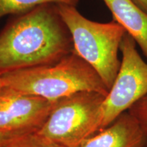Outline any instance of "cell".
I'll return each mask as SVG.
<instances>
[{
	"mask_svg": "<svg viewBox=\"0 0 147 147\" xmlns=\"http://www.w3.org/2000/svg\"><path fill=\"white\" fill-rule=\"evenodd\" d=\"M146 138V131L139 121L130 113H125L79 147H144Z\"/></svg>",
	"mask_w": 147,
	"mask_h": 147,
	"instance_id": "obj_7",
	"label": "cell"
},
{
	"mask_svg": "<svg viewBox=\"0 0 147 147\" xmlns=\"http://www.w3.org/2000/svg\"><path fill=\"white\" fill-rule=\"evenodd\" d=\"M3 73H1L0 72V89H1V87L3 86V81H2V78H1V75H2Z\"/></svg>",
	"mask_w": 147,
	"mask_h": 147,
	"instance_id": "obj_14",
	"label": "cell"
},
{
	"mask_svg": "<svg viewBox=\"0 0 147 147\" xmlns=\"http://www.w3.org/2000/svg\"><path fill=\"white\" fill-rule=\"evenodd\" d=\"M74 1H78V0H74Z\"/></svg>",
	"mask_w": 147,
	"mask_h": 147,
	"instance_id": "obj_15",
	"label": "cell"
},
{
	"mask_svg": "<svg viewBox=\"0 0 147 147\" xmlns=\"http://www.w3.org/2000/svg\"><path fill=\"white\" fill-rule=\"evenodd\" d=\"M130 1L147 13V0H130Z\"/></svg>",
	"mask_w": 147,
	"mask_h": 147,
	"instance_id": "obj_13",
	"label": "cell"
},
{
	"mask_svg": "<svg viewBox=\"0 0 147 147\" xmlns=\"http://www.w3.org/2000/svg\"><path fill=\"white\" fill-rule=\"evenodd\" d=\"M57 5L70 32L74 51L93 67L110 90L120 69L118 53L125 29L115 21L106 23L91 21L74 5Z\"/></svg>",
	"mask_w": 147,
	"mask_h": 147,
	"instance_id": "obj_3",
	"label": "cell"
},
{
	"mask_svg": "<svg viewBox=\"0 0 147 147\" xmlns=\"http://www.w3.org/2000/svg\"><path fill=\"white\" fill-rule=\"evenodd\" d=\"M6 86L54 103L80 91L106 96L109 90L100 75L74 51L53 64L3 73Z\"/></svg>",
	"mask_w": 147,
	"mask_h": 147,
	"instance_id": "obj_2",
	"label": "cell"
},
{
	"mask_svg": "<svg viewBox=\"0 0 147 147\" xmlns=\"http://www.w3.org/2000/svg\"><path fill=\"white\" fill-rule=\"evenodd\" d=\"M24 134L14 133V132L0 131V147L4 146L8 144L11 140H12L18 136L23 135Z\"/></svg>",
	"mask_w": 147,
	"mask_h": 147,
	"instance_id": "obj_12",
	"label": "cell"
},
{
	"mask_svg": "<svg viewBox=\"0 0 147 147\" xmlns=\"http://www.w3.org/2000/svg\"><path fill=\"white\" fill-rule=\"evenodd\" d=\"M1 147H5V146H1Z\"/></svg>",
	"mask_w": 147,
	"mask_h": 147,
	"instance_id": "obj_16",
	"label": "cell"
},
{
	"mask_svg": "<svg viewBox=\"0 0 147 147\" xmlns=\"http://www.w3.org/2000/svg\"><path fill=\"white\" fill-rule=\"evenodd\" d=\"M120 51V69L102 103L98 132L147 95V62L141 57L136 43L127 32L121 40Z\"/></svg>",
	"mask_w": 147,
	"mask_h": 147,
	"instance_id": "obj_5",
	"label": "cell"
},
{
	"mask_svg": "<svg viewBox=\"0 0 147 147\" xmlns=\"http://www.w3.org/2000/svg\"><path fill=\"white\" fill-rule=\"evenodd\" d=\"M73 51L57 5H40L18 14L0 32V72L55 63Z\"/></svg>",
	"mask_w": 147,
	"mask_h": 147,
	"instance_id": "obj_1",
	"label": "cell"
},
{
	"mask_svg": "<svg viewBox=\"0 0 147 147\" xmlns=\"http://www.w3.org/2000/svg\"><path fill=\"white\" fill-rule=\"evenodd\" d=\"M105 97L95 91H80L57 100L37 131L65 147H79L98 132Z\"/></svg>",
	"mask_w": 147,
	"mask_h": 147,
	"instance_id": "obj_4",
	"label": "cell"
},
{
	"mask_svg": "<svg viewBox=\"0 0 147 147\" xmlns=\"http://www.w3.org/2000/svg\"><path fill=\"white\" fill-rule=\"evenodd\" d=\"M5 147H65L38 133L32 131L18 136Z\"/></svg>",
	"mask_w": 147,
	"mask_h": 147,
	"instance_id": "obj_10",
	"label": "cell"
},
{
	"mask_svg": "<svg viewBox=\"0 0 147 147\" xmlns=\"http://www.w3.org/2000/svg\"><path fill=\"white\" fill-rule=\"evenodd\" d=\"M117 22L139 46L147 60V13L130 0H102Z\"/></svg>",
	"mask_w": 147,
	"mask_h": 147,
	"instance_id": "obj_8",
	"label": "cell"
},
{
	"mask_svg": "<svg viewBox=\"0 0 147 147\" xmlns=\"http://www.w3.org/2000/svg\"><path fill=\"white\" fill-rule=\"evenodd\" d=\"M74 0H0V19L8 14H21L46 3H67L76 5Z\"/></svg>",
	"mask_w": 147,
	"mask_h": 147,
	"instance_id": "obj_9",
	"label": "cell"
},
{
	"mask_svg": "<svg viewBox=\"0 0 147 147\" xmlns=\"http://www.w3.org/2000/svg\"><path fill=\"white\" fill-rule=\"evenodd\" d=\"M130 109L129 113L139 121L147 133V95Z\"/></svg>",
	"mask_w": 147,
	"mask_h": 147,
	"instance_id": "obj_11",
	"label": "cell"
},
{
	"mask_svg": "<svg viewBox=\"0 0 147 147\" xmlns=\"http://www.w3.org/2000/svg\"><path fill=\"white\" fill-rule=\"evenodd\" d=\"M53 103L37 95L3 86L0 89V131L26 134L38 131Z\"/></svg>",
	"mask_w": 147,
	"mask_h": 147,
	"instance_id": "obj_6",
	"label": "cell"
}]
</instances>
